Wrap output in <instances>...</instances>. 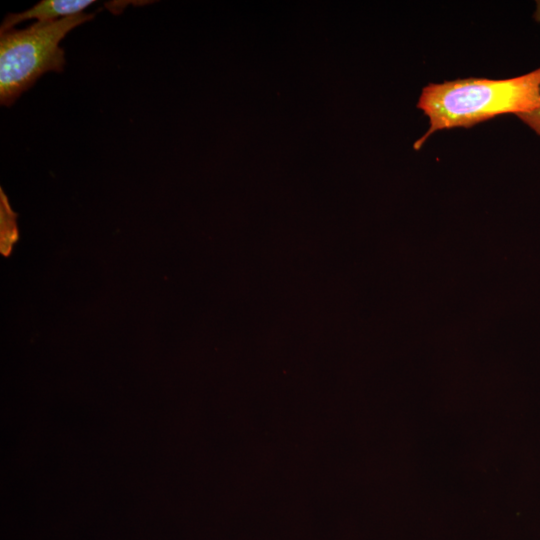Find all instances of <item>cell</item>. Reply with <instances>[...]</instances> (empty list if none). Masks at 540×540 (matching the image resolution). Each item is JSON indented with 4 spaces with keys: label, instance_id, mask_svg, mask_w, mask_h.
<instances>
[{
    "label": "cell",
    "instance_id": "277c9868",
    "mask_svg": "<svg viewBox=\"0 0 540 540\" xmlns=\"http://www.w3.org/2000/svg\"><path fill=\"white\" fill-rule=\"evenodd\" d=\"M0 219H1V253L9 256L13 245L17 242L19 233L16 223L17 214L11 209L7 197L0 189Z\"/></svg>",
    "mask_w": 540,
    "mask_h": 540
},
{
    "label": "cell",
    "instance_id": "6da1fadb",
    "mask_svg": "<svg viewBox=\"0 0 540 540\" xmlns=\"http://www.w3.org/2000/svg\"><path fill=\"white\" fill-rule=\"evenodd\" d=\"M540 105V68L514 78H467L431 83L422 90L417 107L430 121L416 150L437 130L471 127L504 113H530Z\"/></svg>",
    "mask_w": 540,
    "mask_h": 540
},
{
    "label": "cell",
    "instance_id": "5b68a950",
    "mask_svg": "<svg viewBox=\"0 0 540 540\" xmlns=\"http://www.w3.org/2000/svg\"><path fill=\"white\" fill-rule=\"evenodd\" d=\"M536 3L534 17L538 22H540V0H538ZM517 116L540 135V105L530 113L520 114Z\"/></svg>",
    "mask_w": 540,
    "mask_h": 540
},
{
    "label": "cell",
    "instance_id": "3957f363",
    "mask_svg": "<svg viewBox=\"0 0 540 540\" xmlns=\"http://www.w3.org/2000/svg\"><path fill=\"white\" fill-rule=\"evenodd\" d=\"M93 0H43L30 9L14 14H8L0 27V33L13 29L25 20L36 19L37 22H48L82 13Z\"/></svg>",
    "mask_w": 540,
    "mask_h": 540
},
{
    "label": "cell",
    "instance_id": "7a4b0ae2",
    "mask_svg": "<svg viewBox=\"0 0 540 540\" xmlns=\"http://www.w3.org/2000/svg\"><path fill=\"white\" fill-rule=\"evenodd\" d=\"M94 18L79 13L26 29L0 33V102L7 107L44 73L61 72L65 65L61 40L74 28Z\"/></svg>",
    "mask_w": 540,
    "mask_h": 540
}]
</instances>
